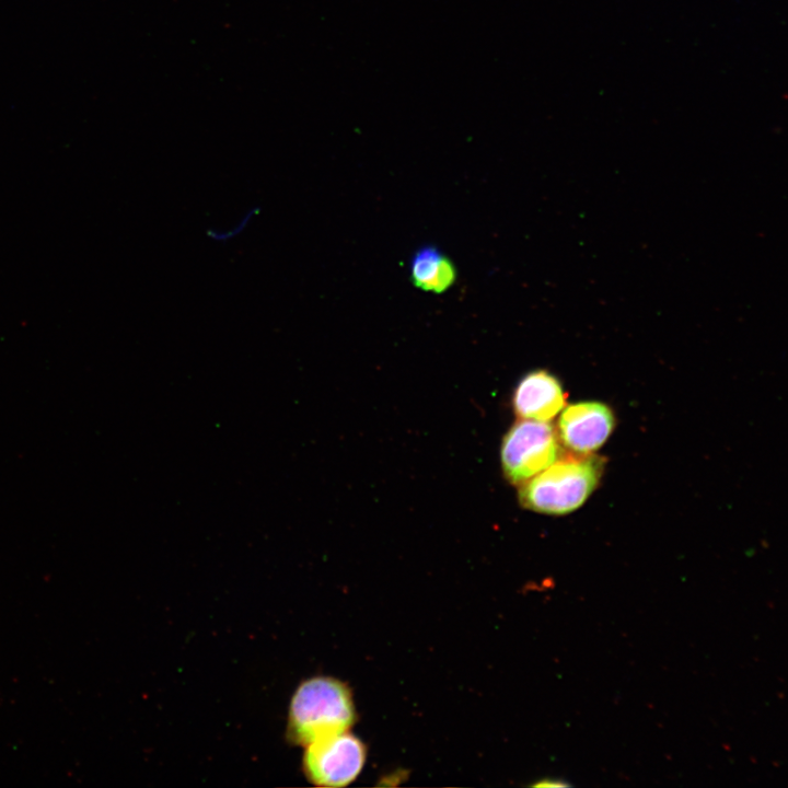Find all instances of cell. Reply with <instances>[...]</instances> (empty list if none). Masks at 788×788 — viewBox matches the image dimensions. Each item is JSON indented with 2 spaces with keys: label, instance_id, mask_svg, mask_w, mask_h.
Returning a JSON list of instances; mask_svg holds the SVG:
<instances>
[{
  "label": "cell",
  "instance_id": "obj_7",
  "mask_svg": "<svg viewBox=\"0 0 788 788\" xmlns=\"http://www.w3.org/2000/svg\"><path fill=\"white\" fill-rule=\"evenodd\" d=\"M410 275L417 288L434 293L444 292L456 279L453 263L437 247L430 245L415 253L412 258Z\"/></svg>",
  "mask_w": 788,
  "mask_h": 788
},
{
  "label": "cell",
  "instance_id": "obj_5",
  "mask_svg": "<svg viewBox=\"0 0 788 788\" xmlns=\"http://www.w3.org/2000/svg\"><path fill=\"white\" fill-rule=\"evenodd\" d=\"M614 424L612 409L605 404L575 403L561 412L557 436L564 447L583 455L598 450L607 440Z\"/></svg>",
  "mask_w": 788,
  "mask_h": 788
},
{
  "label": "cell",
  "instance_id": "obj_3",
  "mask_svg": "<svg viewBox=\"0 0 788 788\" xmlns=\"http://www.w3.org/2000/svg\"><path fill=\"white\" fill-rule=\"evenodd\" d=\"M500 455L508 482L521 485L560 457L557 432L545 421H515L503 437Z\"/></svg>",
  "mask_w": 788,
  "mask_h": 788
},
{
  "label": "cell",
  "instance_id": "obj_9",
  "mask_svg": "<svg viewBox=\"0 0 788 788\" xmlns=\"http://www.w3.org/2000/svg\"><path fill=\"white\" fill-rule=\"evenodd\" d=\"M568 785H569V784H568L567 781L559 780V779H552V780H551V779H544V780L535 784V786H542V787H545V786H548V787H566V786H568Z\"/></svg>",
  "mask_w": 788,
  "mask_h": 788
},
{
  "label": "cell",
  "instance_id": "obj_1",
  "mask_svg": "<svg viewBox=\"0 0 788 788\" xmlns=\"http://www.w3.org/2000/svg\"><path fill=\"white\" fill-rule=\"evenodd\" d=\"M356 719L348 686L331 676L303 681L291 697L287 737L293 744L311 742L349 731Z\"/></svg>",
  "mask_w": 788,
  "mask_h": 788
},
{
  "label": "cell",
  "instance_id": "obj_4",
  "mask_svg": "<svg viewBox=\"0 0 788 788\" xmlns=\"http://www.w3.org/2000/svg\"><path fill=\"white\" fill-rule=\"evenodd\" d=\"M302 770L318 787H344L360 774L364 744L349 731L321 738L304 746Z\"/></svg>",
  "mask_w": 788,
  "mask_h": 788
},
{
  "label": "cell",
  "instance_id": "obj_2",
  "mask_svg": "<svg viewBox=\"0 0 788 788\" xmlns=\"http://www.w3.org/2000/svg\"><path fill=\"white\" fill-rule=\"evenodd\" d=\"M603 460L594 455L567 456L519 485L520 505L546 514L578 509L598 486Z\"/></svg>",
  "mask_w": 788,
  "mask_h": 788
},
{
  "label": "cell",
  "instance_id": "obj_8",
  "mask_svg": "<svg viewBox=\"0 0 788 788\" xmlns=\"http://www.w3.org/2000/svg\"><path fill=\"white\" fill-rule=\"evenodd\" d=\"M255 212L256 210L247 212L246 216H244V218H242L237 224L233 225L227 231L219 232L217 230H210L208 232L209 237L216 241H229L230 239L234 237L243 231V229L248 224L252 216L255 215Z\"/></svg>",
  "mask_w": 788,
  "mask_h": 788
},
{
  "label": "cell",
  "instance_id": "obj_6",
  "mask_svg": "<svg viewBox=\"0 0 788 788\" xmlns=\"http://www.w3.org/2000/svg\"><path fill=\"white\" fill-rule=\"evenodd\" d=\"M566 394L560 382L545 370L525 374L518 383L512 406L522 419L548 421L565 406Z\"/></svg>",
  "mask_w": 788,
  "mask_h": 788
}]
</instances>
